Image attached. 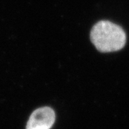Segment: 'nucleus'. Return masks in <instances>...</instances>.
Here are the masks:
<instances>
[{"mask_svg": "<svg viewBox=\"0 0 129 129\" xmlns=\"http://www.w3.org/2000/svg\"><path fill=\"white\" fill-rule=\"evenodd\" d=\"M91 41L101 52H112L124 48L126 34L118 25L110 21H100L95 24L90 33Z\"/></svg>", "mask_w": 129, "mask_h": 129, "instance_id": "nucleus-1", "label": "nucleus"}, {"mask_svg": "<svg viewBox=\"0 0 129 129\" xmlns=\"http://www.w3.org/2000/svg\"><path fill=\"white\" fill-rule=\"evenodd\" d=\"M55 121L54 111L44 107L35 110L26 123V129H50Z\"/></svg>", "mask_w": 129, "mask_h": 129, "instance_id": "nucleus-2", "label": "nucleus"}]
</instances>
